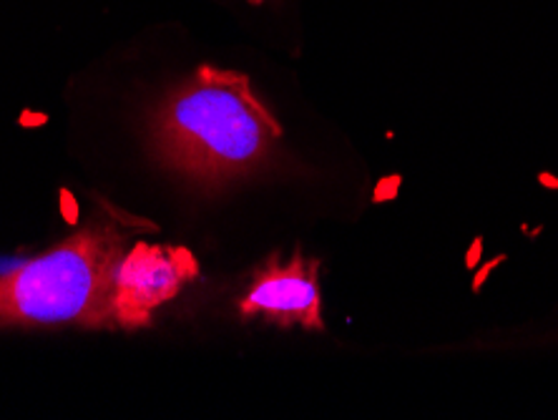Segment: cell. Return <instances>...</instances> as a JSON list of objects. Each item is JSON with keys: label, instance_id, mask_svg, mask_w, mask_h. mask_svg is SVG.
I'll return each mask as SVG.
<instances>
[{"label": "cell", "instance_id": "1", "mask_svg": "<svg viewBox=\"0 0 558 420\" xmlns=\"http://www.w3.org/2000/svg\"><path fill=\"white\" fill-rule=\"evenodd\" d=\"M149 134L163 167L217 189L257 171L282 139V127L244 73L199 65L163 98Z\"/></svg>", "mask_w": 558, "mask_h": 420}, {"label": "cell", "instance_id": "2", "mask_svg": "<svg viewBox=\"0 0 558 420\" xmlns=\"http://www.w3.org/2000/svg\"><path fill=\"white\" fill-rule=\"evenodd\" d=\"M126 235L92 221L69 240L0 277V327H117L113 277Z\"/></svg>", "mask_w": 558, "mask_h": 420}, {"label": "cell", "instance_id": "3", "mask_svg": "<svg viewBox=\"0 0 558 420\" xmlns=\"http://www.w3.org/2000/svg\"><path fill=\"white\" fill-rule=\"evenodd\" d=\"M199 275L194 254L184 247L138 242L119 260L113 277V320L117 327L149 325L151 312L174 300Z\"/></svg>", "mask_w": 558, "mask_h": 420}, {"label": "cell", "instance_id": "4", "mask_svg": "<svg viewBox=\"0 0 558 420\" xmlns=\"http://www.w3.org/2000/svg\"><path fill=\"white\" fill-rule=\"evenodd\" d=\"M319 260H305L302 252L282 265L279 257H269L252 279V287L240 302L242 317H267L290 327L300 323L307 331H325L323 298L317 287Z\"/></svg>", "mask_w": 558, "mask_h": 420}, {"label": "cell", "instance_id": "5", "mask_svg": "<svg viewBox=\"0 0 558 420\" xmlns=\"http://www.w3.org/2000/svg\"><path fill=\"white\" fill-rule=\"evenodd\" d=\"M250 3H254V5H259V3H265V0H250Z\"/></svg>", "mask_w": 558, "mask_h": 420}]
</instances>
